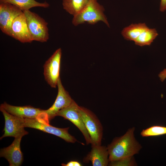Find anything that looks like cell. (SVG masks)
<instances>
[{"label":"cell","mask_w":166,"mask_h":166,"mask_svg":"<svg viewBox=\"0 0 166 166\" xmlns=\"http://www.w3.org/2000/svg\"><path fill=\"white\" fill-rule=\"evenodd\" d=\"M79 105L73 100L68 106L60 110L56 116L63 117L74 124L83 135L87 144L91 143L90 135L78 111Z\"/></svg>","instance_id":"obj_9"},{"label":"cell","mask_w":166,"mask_h":166,"mask_svg":"<svg viewBox=\"0 0 166 166\" xmlns=\"http://www.w3.org/2000/svg\"><path fill=\"white\" fill-rule=\"evenodd\" d=\"M166 134V127L154 125L144 129L140 133L142 137L157 136Z\"/></svg>","instance_id":"obj_19"},{"label":"cell","mask_w":166,"mask_h":166,"mask_svg":"<svg viewBox=\"0 0 166 166\" xmlns=\"http://www.w3.org/2000/svg\"><path fill=\"white\" fill-rule=\"evenodd\" d=\"M159 10L161 12L166 10V0H160Z\"/></svg>","instance_id":"obj_22"},{"label":"cell","mask_w":166,"mask_h":166,"mask_svg":"<svg viewBox=\"0 0 166 166\" xmlns=\"http://www.w3.org/2000/svg\"><path fill=\"white\" fill-rule=\"evenodd\" d=\"M89 0H62L64 9L74 16L81 10Z\"/></svg>","instance_id":"obj_18"},{"label":"cell","mask_w":166,"mask_h":166,"mask_svg":"<svg viewBox=\"0 0 166 166\" xmlns=\"http://www.w3.org/2000/svg\"><path fill=\"white\" fill-rule=\"evenodd\" d=\"M158 77L160 80L163 81L166 79V69H164L159 74Z\"/></svg>","instance_id":"obj_23"},{"label":"cell","mask_w":166,"mask_h":166,"mask_svg":"<svg viewBox=\"0 0 166 166\" xmlns=\"http://www.w3.org/2000/svg\"><path fill=\"white\" fill-rule=\"evenodd\" d=\"M12 37L20 42L30 43L32 39L23 12L13 21L12 25Z\"/></svg>","instance_id":"obj_13"},{"label":"cell","mask_w":166,"mask_h":166,"mask_svg":"<svg viewBox=\"0 0 166 166\" xmlns=\"http://www.w3.org/2000/svg\"><path fill=\"white\" fill-rule=\"evenodd\" d=\"M158 35V34L155 29L148 27L134 42L135 45L140 46L150 45Z\"/></svg>","instance_id":"obj_17"},{"label":"cell","mask_w":166,"mask_h":166,"mask_svg":"<svg viewBox=\"0 0 166 166\" xmlns=\"http://www.w3.org/2000/svg\"><path fill=\"white\" fill-rule=\"evenodd\" d=\"M57 86L58 92L55 102L50 108L44 110L43 113L45 121L48 123L56 116L60 110L69 106L73 100L62 85L60 77L58 80Z\"/></svg>","instance_id":"obj_8"},{"label":"cell","mask_w":166,"mask_h":166,"mask_svg":"<svg viewBox=\"0 0 166 166\" xmlns=\"http://www.w3.org/2000/svg\"><path fill=\"white\" fill-rule=\"evenodd\" d=\"M90 151L83 159L84 163L91 161L93 166H107L109 164L107 147L101 145H91Z\"/></svg>","instance_id":"obj_14"},{"label":"cell","mask_w":166,"mask_h":166,"mask_svg":"<svg viewBox=\"0 0 166 166\" xmlns=\"http://www.w3.org/2000/svg\"><path fill=\"white\" fill-rule=\"evenodd\" d=\"M21 139L22 138H15L10 145L1 149L0 157L6 158L10 166H19L22 163L23 156L20 147Z\"/></svg>","instance_id":"obj_12"},{"label":"cell","mask_w":166,"mask_h":166,"mask_svg":"<svg viewBox=\"0 0 166 166\" xmlns=\"http://www.w3.org/2000/svg\"><path fill=\"white\" fill-rule=\"evenodd\" d=\"M23 12L33 41L46 42L49 37L48 23L38 14L29 10Z\"/></svg>","instance_id":"obj_3"},{"label":"cell","mask_w":166,"mask_h":166,"mask_svg":"<svg viewBox=\"0 0 166 166\" xmlns=\"http://www.w3.org/2000/svg\"><path fill=\"white\" fill-rule=\"evenodd\" d=\"M61 48L57 49L45 61L43 65V74L45 80L52 88H56L60 77L61 56Z\"/></svg>","instance_id":"obj_7"},{"label":"cell","mask_w":166,"mask_h":166,"mask_svg":"<svg viewBox=\"0 0 166 166\" xmlns=\"http://www.w3.org/2000/svg\"><path fill=\"white\" fill-rule=\"evenodd\" d=\"M23 12L10 3H0V28L4 34L12 36V25L14 19Z\"/></svg>","instance_id":"obj_10"},{"label":"cell","mask_w":166,"mask_h":166,"mask_svg":"<svg viewBox=\"0 0 166 166\" xmlns=\"http://www.w3.org/2000/svg\"><path fill=\"white\" fill-rule=\"evenodd\" d=\"M23 122L25 127L34 128L53 134L69 143H73L77 141L74 136L69 133V127L57 128L37 119L23 118Z\"/></svg>","instance_id":"obj_5"},{"label":"cell","mask_w":166,"mask_h":166,"mask_svg":"<svg viewBox=\"0 0 166 166\" xmlns=\"http://www.w3.org/2000/svg\"><path fill=\"white\" fill-rule=\"evenodd\" d=\"M0 107L10 114L23 118L37 119L40 120L42 118L44 110L30 105L22 106H13L6 102L1 104Z\"/></svg>","instance_id":"obj_11"},{"label":"cell","mask_w":166,"mask_h":166,"mask_svg":"<svg viewBox=\"0 0 166 166\" xmlns=\"http://www.w3.org/2000/svg\"><path fill=\"white\" fill-rule=\"evenodd\" d=\"M62 166H81L82 164L78 161H70L66 164H61Z\"/></svg>","instance_id":"obj_21"},{"label":"cell","mask_w":166,"mask_h":166,"mask_svg":"<svg viewBox=\"0 0 166 166\" xmlns=\"http://www.w3.org/2000/svg\"><path fill=\"white\" fill-rule=\"evenodd\" d=\"M104 11V7L97 0H89L81 10L73 16L72 24L76 26L85 23L93 25L101 21L109 27Z\"/></svg>","instance_id":"obj_2"},{"label":"cell","mask_w":166,"mask_h":166,"mask_svg":"<svg viewBox=\"0 0 166 166\" xmlns=\"http://www.w3.org/2000/svg\"><path fill=\"white\" fill-rule=\"evenodd\" d=\"M148 27L145 23L132 24L124 28L121 34L125 39L134 42Z\"/></svg>","instance_id":"obj_15"},{"label":"cell","mask_w":166,"mask_h":166,"mask_svg":"<svg viewBox=\"0 0 166 166\" xmlns=\"http://www.w3.org/2000/svg\"><path fill=\"white\" fill-rule=\"evenodd\" d=\"M133 157L132 156L119 160L110 162L109 164L110 166H113L134 165H135V164L133 162Z\"/></svg>","instance_id":"obj_20"},{"label":"cell","mask_w":166,"mask_h":166,"mask_svg":"<svg viewBox=\"0 0 166 166\" xmlns=\"http://www.w3.org/2000/svg\"><path fill=\"white\" fill-rule=\"evenodd\" d=\"M134 127L129 128L123 136L114 139L107 146L110 162L133 156L142 146L135 138Z\"/></svg>","instance_id":"obj_1"},{"label":"cell","mask_w":166,"mask_h":166,"mask_svg":"<svg viewBox=\"0 0 166 166\" xmlns=\"http://www.w3.org/2000/svg\"><path fill=\"white\" fill-rule=\"evenodd\" d=\"M0 110L3 114L5 121L4 134L0 137V140L8 136L22 138L28 134V132L24 129L23 118L10 114L1 107Z\"/></svg>","instance_id":"obj_6"},{"label":"cell","mask_w":166,"mask_h":166,"mask_svg":"<svg viewBox=\"0 0 166 166\" xmlns=\"http://www.w3.org/2000/svg\"><path fill=\"white\" fill-rule=\"evenodd\" d=\"M0 3H7L14 5L22 10L23 12L29 10L34 7H39L45 8L49 6L46 2H39L35 0H0Z\"/></svg>","instance_id":"obj_16"},{"label":"cell","mask_w":166,"mask_h":166,"mask_svg":"<svg viewBox=\"0 0 166 166\" xmlns=\"http://www.w3.org/2000/svg\"><path fill=\"white\" fill-rule=\"evenodd\" d=\"M78 111L91 140V145H101L103 128L99 119L91 110L85 108L78 107Z\"/></svg>","instance_id":"obj_4"}]
</instances>
